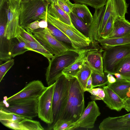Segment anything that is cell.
<instances>
[{
    "label": "cell",
    "mask_w": 130,
    "mask_h": 130,
    "mask_svg": "<svg viewBox=\"0 0 130 130\" xmlns=\"http://www.w3.org/2000/svg\"><path fill=\"white\" fill-rule=\"evenodd\" d=\"M68 78L70 87L68 100L61 117L56 123L67 121L75 122L80 118L85 109V91L76 77Z\"/></svg>",
    "instance_id": "1"
},
{
    "label": "cell",
    "mask_w": 130,
    "mask_h": 130,
    "mask_svg": "<svg viewBox=\"0 0 130 130\" xmlns=\"http://www.w3.org/2000/svg\"><path fill=\"white\" fill-rule=\"evenodd\" d=\"M50 4L43 0L21 3L19 19L20 26L25 29L28 25L35 21L40 20L46 21L47 9Z\"/></svg>",
    "instance_id": "2"
},
{
    "label": "cell",
    "mask_w": 130,
    "mask_h": 130,
    "mask_svg": "<svg viewBox=\"0 0 130 130\" xmlns=\"http://www.w3.org/2000/svg\"><path fill=\"white\" fill-rule=\"evenodd\" d=\"M69 87V79L63 74L56 80L53 100V122L48 126L47 129L52 130L61 117L68 100Z\"/></svg>",
    "instance_id": "3"
},
{
    "label": "cell",
    "mask_w": 130,
    "mask_h": 130,
    "mask_svg": "<svg viewBox=\"0 0 130 130\" xmlns=\"http://www.w3.org/2000/svg\"><path fill=\"white\" fill-rule=\"evenodd\" d=\"M79 49L69 50L60 55H54L48 61L49 65L45 73L48 86L55 83L58 78L62 74L63 70L76 60L78 56Z\"/></svg>",
    "instance_id": "4"
},
{
    "label": "cell",
    "mask_w": 130,
    "mask_h": 130,
    "mask_svg": "<svg viewBox=\"0 0 130 130\" xmlns=\"http://www.w3.org/2000/svg\"><path fill=\"white\" fill-rule=\"evenodd\" d=\"M38 98L19 99L7 102L1 101L0 109L30 119L38 116Z\"/></svg>",
    "instance_id": "5"
},
{
    "label": "cell",
    "mask_w": 130,
    "mask_h": 130,
    "mask_svg": "<svg viewBox=\"0 0 130 130\" xmlns=\"http://www.w3.org/2000/svg\"><path fill=\"white\" fill-rule=\"evenodd\" d=\"M47 23L56 27L66 35L72 41L73 48L76 49L85 48L89 46L91 41L73 27L61 21L47 13Z\"/></svg>",
    "instance_id": "6"
},
{
    "label": "cell",
    "mask_w": 130,
    "mask_h": 130,
    "mask_svg": "<svg viewBox=\"0 0 130 130\" xmlns=\"http://www.w3.org/2000/svg\"><path fill=\"white\" fill-rule=\"evenodd\" d=\"M34 37L47 51L54 55L62 54L75 49L58 41L50 33L47 27L39 28L33 30Z\"/></svg>",
    "instance_id": "7"
},
{
    "label": "cell",
    "mask_w": 130,
    "mask_h": 130,
    "mask_svg": "<svg viewBox=\"0 0 130 130\" xmlns=\"http://www.w3.org/2000/svg\"><path fill=\"white\" fill-rule=\"evenodd\" d=\"M102 55L104 73L114 75L117 65L130 54V44L114 46L104 50Z\"/></svg>",
    "instance_id": "8"
},
{
    "label": "cell",
    "mask_w": 130,
    "mask_h": 130,
    "mask_svg": "<svg viewBox=\"0 0 130 130\" xmlns=\"http://www.w3.org/2000/svg\"><path fill=\"white\" fill-rule=\"evenodd\" d=\"M55 82L46 87L40 96L38 98V116L39 118L48 124L53 122L52 103Z\"/></svg>",
    "instance_id": "9"
},
{
    "label": "cell",
    "mask_w": 130,
    "mask_h": 130,
    "mask_svg": "<svg viewBox=\"0 0 130 130\" xmlns=\"http://www.w3.org/2000/svg\"><path fill=\"white\" fill-rule=\"evenodd\" d=\"M100 114L99 108L95 101L90 102L80 118L71 124L68 130L79 127L87 129L93 128L97 118Z\"/></svg>",
    "instance_id": "10"
},
{
    "label": "cell",
    "mask_w": 130,
    "mask_h": 130,
    "mask_svg": "<svg viewBox=\"0 0 130 130\" xmlns=\"http://www.w3.org/2000/svg\"><path fill=\"white\" fill-rule=\"evenodd\" d=\"M128 7L126 0H108L104 6L99 29V34L101 38V34L110 15L125 18V14L128 13Z\"/></svg>",
    "instance_id": "11"
},
{
    "label": "cell",
    "mask_w": 130,
    "mask_h": 130,
    "mask_svg": "<svg viewBox=\"0 0 130 130\" xmlns=\"http://www.w3.org/2000/svg\"><path fill=\"white\" fill-rule=\"evenodd\" d=\"M46 87L41 81L34 80L30 82L22 90L11 96L8 98L4 97L3 100L9 102L19 99L38 98L44 91Z\"/></svg>",
    "instance_id": "12"
},
{
    "label": "cell",
    "mask_w": 130,
    "mask_h": 130,
    "mask_svg": "<svg viewBox=\"0 0 130 130\" xmlns=\"http://www.w3.org/2000/svg\"><path fill=\"white\" fill-rule=\"evenodd\" d=\"M7 21L5 35L9 40L20 35L21 26L19 25L20 6L13 7L9 5L6 9Z\"/></svg>",
    "instance_id": "13"
},
{
    "label": "cell",
    "mask_w": 130,
    "mask_h": 130,
    "mask_svg": "<svg viewBox=\"0 0 130 130\" xmlns=\"http://www.w3.org/2000/svg\"><path fill=\"white\" fill-rule=\"evenodd\" d=\"M7 15L5 13L0 14V60L6 61L12 58L9 54L10 40L5 35Z\"/></svg>",
    "instance_id": "14"
},
{
    "label": "cell",
    "mask_w": 130,
    "mask_h": 130,
    "mask_svg": "<svg viewBox=\"0 0 130 130\" xmlns=\"http://www.w3.org/2000/svg\"><path fill=\"white\" fill-rule=\"evenodd\" d=\"M104 50L97 48L91 49L87 53L86 62L92 72L103 77L105 75L103 71L101 53Z\"/></svg>",
    "instance_id": "15"
},
{
    "label": "cell",
    "mask_w": 130,
    "mask_h": 130,
    "mask_svg": "<svg viewBox=\"0 0 130 130\" xmlns=\"http://www.w3.org/2000/svg\"><path fill=\"white\" fill-rule=\"evenodd\" d=\"M2 124L10 129L15 130H43L38 121L26 118L20 122L5 121Z\"/></svg>",
    "instance_id": "16"
},
{
    "label": "cell",
    "mask_w": 130,
    "mask_h": 130,
    "mask_svg": "<svg viewBox=\"0 0 130 130\" xmlns=\"http://www.w3.org/2000/svg\"><path fill=\"white\" fill-rule=\"evenodd\" d=\"M91 48H86L79 49L78 51V56L72 64L65 68L62 72V74L68 78L75 77L86 62V58L88 52Z\"/></svg>",
    "instance_id": "17"
},
{
    "label": "cell",
    "mask_w": 130,
    "mask_h": 130,
    "mask_svg": "<svg viewBox=\"0 0 130 130\" xmlns=\"http://www.w3.org/2000/svg\"><path fill=\"white\" fill-rule=\"evenodd\" d=\"M105 94L103 100L106 106L117 111L124 108V101L108 86L103 87Z\"/></svg>",
    "instance_id": "18"
},
{
    "label": "cell",
    "mask_w": 130,
    "mask_h": 130,
    "mask_svg": "<svg viewBox=\"0 0 130 130\" xmlns=\"http://www.w3.org/2000/svg\"><path fill=\"white\" fill-rule=\"evenodd\" d=\"M104 6L100 9H95L92 23L89 27V38L91 41L92 46L95 47L98 45V41L101 39L99 31L101 22Z\"/></svg>",
    "instance_id": "19"
},
{
    "label": "cell",
    "mask_w": 130,
    "mask_h": 130,
    "mask_svg": "<svg viewBox=\"0 0 130 130\" xmlns=\"http://www.w3.org/2000/svg\"><path fill=\"white\" fill-rule=\"evenodd\" d=\"M72 11L89 27L93 20V16L87 5L79 3L67 4Z\"/></svg>",
    "instance_id": "20"
},
{
    "label": "cell",
    "mask_w": 130,
    "mask_h": 130,
    "mask_svg": "<svg viewBox=\"0 0 130 130\" xmlns=\"http://www.w3.org/2000/svg\"><path fill=\"white\" fill-rule=\"evenodd\" d=\"M130 34V23L125 18L117 17L115 19L113 30L107 38L121 37Z\"/></svg>",
    "instance_id": "21"
},
{
    "label": "cell",
    "mask_w": 130,
    "mask_h": 130,
    "mask_svg": "<svg viewBox=\"0 0 130 130\" xmlns=\"http://www.w3.org/2000/svg\"><path fill=\"white\" fill-rule=\"evenodd\" d=\"M116 79L115 82L107 86L123 100L128 98L130 96V81L124 78Z\"/></svg>",
    "instance_id": "22"
},
{
    "label": "cell",
    "mask_w": 130,
    "mask_h": 130,
    "mask_svg": "<svg viewBox=\"0 0 130 130\" xmlns=\"http://www.w3.org/2000/svg\"><path fill=\"white\" fill-rule=\"evenodd\" d=\"M103 125L105 130H130V120L119 121L116 117H109L104 119Z\"/></svg>",
    "instance_id": "23"
},
{
    "label": "cell",
    "mask_w": 130,
    "mask_h": 130,
    "mask_svg": "<svg viewBox=\"0 0 130 130\" xmlns=\"http://www.w3.org/2000/svg\"><path fill=\"white\" fill-rule=\"evenodd\" d=\"M97 42L103 50L115 46L130 44V34L118 37L101 38Z\"/></svg>",
    "instance_id": "24"
},
{
    "label": "cell",
    "mask_w": 130,
    "mask_h": 130,
    "mask_svg": "<svg viewBox=\"0 0 130 130\" xmlns=\"http://www.w3.org/2000/svg\"><path fill=\"white\" fill-rule=\"evenodd\" d=\"M28 51H30V48L21 39L19 35L10 40L9 52L12 58L23 54Z\"/></svg>",
    "instance_id": "25"
},
{
    "label": "cell",
    "mask_w": 130,
    "mask_h": 130,
    "mask_svg": "<svg viewBox=\"0 0 130 130\" xmlns=\"http://www.w3.org/2000/svg\"><path fill=\"white\" fill-rule=\"evenodd\" d=\"M47 13L62 22L75 27L70 16L63 11L56 3H51L47 9Z\"/></svg>",
    "instance_id": "26"
},
{
    "label": "cell",
    "mask_w": 130,
    "mask_h": 130,
    "mask_svg": "<svg viewBox=\"0 0 130 130\" xmlns=\"http://www.w3.org/2000/svg\"><path fill=\"white\" fill-rule=\"evenodd\" d=\"M19 36L21 39L30 48V51L38 53L47 58L49 61L54 57L53 55L47 51L40 43L28 41L22 37L20 35Z\"/></svg>",
    "instance_id": "27"
},
{
    "label": "cell",
    "mask_w": 130,
    "mask_h": 130,
    "mask_svg": "<svg viewBox=\"0 0 130 130\" xmlns=\"http://www.w3.org/2000/svg\"><path fill=\"white\" fill-rule=\"evenodd\" d=\"M92 72L91 69L85 62L75 77L77 79L85 92L86 91L87 80Z\"/></svg>",
    "instance_id": "28"
},
{
    "label": "cell",
    "mask_w": 130,
    "mask_h": 130,
    "mask_svg": "<svg viewBox=\"0 0 130 130\" xmlns=\"http://www.w3.org/2000/svg\"><path fill=\"white\" fill-rule=\"evenodd\" d=\"M116 73L120 74L124 78L130 81V54L122 59L117 64Z\"/></svg>",
    "instance_id": "29"
},
{
    "label": "cell",
    "mask_w": 130,
    "mask_h": 130,
    "mask_svg": "<svg viewBox=\"0 0 130 130\" xmlns=\"http://www.w3.org/2000/svg\"><path fill=\"white\" fill-rule=\"evenodd\" d=\"M47 28L51 34L56 39L64 44L73 48L71 40L61 30L48 23Z\"/></svg>",
    "instance_id": "30"
},
{
    "label": "cell",
    "mask_w": 130,
    "mask_h": 130,
    "mask_svg": "<svg viewBox=\"0 0 130 130\" xmlns=\"http://www.w3.org/2000/svg\"><path fill=\"white\" fill-rule=\"evenodd\" d=\"M70 17L75 27L85 36L89 38V27L72 11Z\"/></svg>",
    "instance_id": "31"
},
{
    "label": "cell",
    "mask_w": 130,
    "mask_h": 130,
    "mask_svg": "<svg viewBox=\"0 0 130 130\" xmlns=\"http://www.w3.org/2000/svg\"><path fill=\"white\" fill-rule=\"evenodd\" d=\"M26 118L14 113L7 112L0 109V120L19 122Z\"/></svg>",
    "instance_id": "32"
},
{
    "label": "cell",
    "mask_w": 130,
    "mask_h": 130,
    "mask_svg": "<svg viewBox=\"0 0 130 130\" xmlns=\"http://www.w3.org/2000/svg\"><path fill=\"white\" fill-rule=\"evenodd\" d=\"M76 3L89 6L95 9H100L105 5L108 0H72Z\"/></svg>",
    "instance_id": "33"
},
{
    "label": "cell",
    "mask_w": 130,
    "mask_h": 130,
    "mask_svg": "<svg viewBox=\"0 0 130 130\" xmlns=\"http://www.w3.org/2000/svg\"><path fill=\"white\" fill-rule=\"evenodd\" d=\"M91 76L92 79L93 88L97 87H102L108 85V83L106 76L103 77L99 74L92 72Z\"/></svg>",
    "instance_id": "34"
},
{
    "label": "cell",
    "mask_w": 130,
    "mask_h": 130,
    "mask_svg": "<svg viewBox=\"0 0 130 130\" xmlns=\"http://www.w3.org/2000/svg\"><path fill=\"white\" fill-rule=\"evenodd\" d=\"M86 91L89 92L91 94L90 97L92 101L103 100L105 96V93L103 88H93L86 90Z\"/></svg>",
    "instance_id": "35"
},
{
    "label": "cell",
    "mask_w": 130,
    "mask_h": 130,
    "mask_svg": "<svg viewBox=\"0 0 130 130\" xmlns=\"http://www.w3.org/2000/svg\"><path fill=\"white\" fill-rule=\"evenodd\" d=\"M116 17L110 15L104 27L101 35V38H107L111 33L113 30L114 21Z\"/></svg>",
    "instance_id": "36"
},
{
    "label": "cell",
    "mask_w": 130,
    "mask_h": 130,
    "mask_svg": "<svg viewBox=\"0 0 130 130\" xmlns=\"http://www.w3.org/2000/svg\"><path fill=\"white\" fill-rule=\"evenodd\" d=\"M14 60L11 59L6 61L4 63L0 64V82L7 72L14 65Z\"/></svg>",
    "instance_id": "37"
},
{
    "label": "cell",
    "mask_w": 130,
    "mask_h": 130,
    "mask_svg": "<svg viewBox=\"0 0 130 130\" xmlns=\"http://www.w3.org/2000/svg\"><path fill=\"white\" fill-rule=\"evenodd\" d=\"M73 123L71 121H67L56 123L52 127L53 130H68L70 126Z\"/></svg>",
    "instance_id": "38"
},
{
    "label": "cell",
    "mask_w": 130,
    "mask_h": 130,
    "mask_svg": "<svg viewBox=\"0 0 130 130\" xmlns=\"http://www.w3.org/2000/svg\"><path fill=\"white\" fill-rule=\"evenodd\" d=\"M20 35L22 37L28 41L39 43V42L34 37L32 34L29 33L25 29L21 27Z\"/></svg>",
    "instance_id": "39"
},
{
    "label": "cell",
    "mask_w": 130,
    "mask_h": 130,
    "mask_svg": "<svg viewBox=\"0 0 130 130\" xmlns=\"http://www.w3.org/2000/svg\"><path fill=\"white\" fill-rule=\"evenodd\" d=\"M59 6L70 16L72 11L68 5L62 0H57V3Z\"/></svg>",
    "instance_id": "40"
},
{
    "label": "cell",
    "mask_w": 130,
    "mask_h": 130,
    "mask_svg": "<svg viewBox=\"0 0 130 130\" xmlns=\"http://www.w3.org/2000/svg\"><path fill=\"white\" fill-rule=\"evenodd\" d=\"M39 28V21H37L29 24L25 29L28 32L32 34V32L33 30Z\"/></svg>",
    "instance_id": "41"
},
{
    "label": "cell",
    "mask_w": 130,
    "mask_h": 130,
    "mask_svg": "<svg viewBox=\"0 0 130 130\" xmlns=\"http://www.w3.org/2000/svg\"><path fill=\"white\" fill-rule=\"evenodd\" d=\"M9 5L13 7L20 6L22 0H8Z\"/></svg>",
    "instance_id": "42"
},
{
    "label": "cell",
    "mask_w": 130,
    "mask_h": 130,
    "mask_svg": "<svg viewBox=\"0 0 130 130\" xmlns=\"http://www.w3.org/2000/svg\"><path fill=\"white\" fill-rule=\"evenodd\" d=\"M124 101V108L127 111H130V98L126 99Z\"/></svg>",
    "instance_id": "43"
},
{
    "label": "cell",
    "mask_w": 130,
    "mask_h": 130,
    "mask_svg": "<svg viewBox=\"0 0 130 130\" xmlns=\"http://www.w3.org/2000/svg\"><path fill=\"white\" fill-rule=\"evenodd\" d=\"M108 84H112L114 83L116 81V79L112 75L108 73L106 75Z\"/></svg>",
    "instance_id": "44"
},
{
    "label": "cell",
    "mask_w": 130,
    "mask_h": 130,
    "mask_svg": "<svg viewBox=\"0 0 130 130\" xmlns=\"http://www.w3.org/2000/svg\"><path fill=\"white\" fill-rule=\"evenodd\" d=\"M118 120L124 121L130 120V113L122 116L116 117Z\"/></svg>",
    "instance_id": "45"
},
{
    "label": "cell",
    "mask_w": 130,
    "mask_h": 130,
    "mask_svg": "<svg viewBox=\"0 0 130 130\" xmlns=\"http://www.w3.org/2000/svg\"><path fill=\"white\" fill-rule=\"evenodd\" d=\"M93 88L92 85V77L91 76L89 77L88 79L86 86V89H89Z\"/></svg>",
    "instance_id": "46"
},
{
    "label": "cell",
    "mask_w": 130,
    "mask_h": 130,
    "mask_svg": "<svg viewBox=\"0 0 130 130\" xmlns=\"http://www.w3.org/2000/svg\"><path fill=\"white\" fill-rule=\"evenodd\" d=\"M39 25L40 28H45L47 27L48 23L46 21L42 20L39 21Z\"/></svg>",
    "instance_id": "47"
},
{
    "label": "cell",
    "mask_w": 130,
    "mask_h": 130,
    "mask_svg": "<svg viewBox=\"0 0 130 130\" xmlns=\"http://www.w3.org/2000/svg\"><path fill=\"white\" fill-rule=\"evenodd\" d=\"M8 2V0H0V10H1L5 7L6 3Z\"/></svg>",
    "instance_id": "48"
},
{
    "label": "cell",
    "mask_w": 130,
    "mask_h": 130,
    "mask_svg": "<svg viewBox=\"0 0 130 130\" xmlns=\"http://www.w3.org/2000/svg\"><path fill=\"white\" fill-rule=\"evenodd\" d=\"M114 75H115L116 78V79H120L123 78H124L122 75L118 73H115Z\"/></svg>",
    "instance_id": "49"
},
{
    "label": "cell",
    "mask_w": 130,
    "mask_h": 130,
    "mask_svg": "<svg viewBox=\"0 0 130 130\" xmlns=\"http://www.w3.org/2000/svg\"><path fill=\"white\" fill-rule=\"evenodd\" d=\"M51 3H57V0H45Z\"/></svg>",
    "instance_id": "50"
},
{
    "label": "cell",
    "mask_w": 130,
    "mask_h": 130,
    "mask_svg": "<svg viewBox=\"0 0 130 130\" xmlns=\"http://www.w3.org/2000/svg\"><path fill=\"white\" fill-rule=\"evenodd\" d=\"M33 0H22L21 3L22 2H28L30 1H33Z\"/></svg>",
    "instance_id": "51"
},
{
    "label": "cell",
    "mask_w": 130,
    "mask_h": 130,
    "mask_svg": "<svg viewBox=\"0 0 130 130\" xmlns=\"http://www.w3.org/2000/svg\"><path fill=\"white\" fill-rule=\"evenodd\" d=\"M64 1L67 4L70 2L69 0H62Z\"/></svg>",
    "instance_id": "52"
},
{
    "label": "cell",
    "mask_w": 130,
    "mask_h": 130,
    "mask_svg": "<svg viewBox=\"0 0 130 130\" xmlns=\"http://www.w3.org/2000/svg\"><path fill=\"white\" fill-rule=\"evenodd\" d=\"M129 98H130V96H129V98L128 99H129Z\"/></svg>",
    "instance_id": "53"
}]
</instances>
